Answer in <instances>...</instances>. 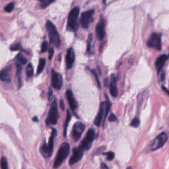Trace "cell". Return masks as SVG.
I'll list each match as a JSON object with an SVG mask.
<instances>
[{"mask_svg": "<svg viewBox=\"0 0 169 169\" xmlns=\"http://www.w3.org/2000/svg\"><path fill=\"white\" fill-rule=\"evenodd\" d=\"M70 150V146L68 143L64 142L61 145L54 163V169L58 168L62 164L64 160L68 156Z\"/></svg>", "mask_w": 169, "mask_h": 169, "instance_id": "1", "label": "cell"}, {"mask_svg": "<svg viewBox=\"0 0 169 169\" xmlns=\"http://www.w3.org/2000/svg\"><path fill=\"white\" fill-rule=\"evenodd\" d=\"M80 8L76 7L71 10L67 20V30L71 32H75L78 28V19L79 17Z\"/></svg>", "mask_w": 169, "mask_h": 169, "instance_id": "2", "label": "cell"}, {"mask_svg": "<svg viewBox=\"0 0 169 169\" xmlns=\"http://www.w3.org/2000/svg\"><path fill=\"white\" fill-rule=\"evenodd\" d=\"M57 130L55 129H52V133L49 139L48 143L47 144L45 142L41 147V153L45 158L50 157L52 156L54 150V140L55 136H57Z\"/></svg>", "mask_w": 169, "mask_h": 169, "instance_id": "3", "label": "cell"}, {"mask_svg": "<svg viewBox=\"0 0 169 169\" xmlns=\"http://www.w3.org/2000/svg\"><path fill=\"white\" fill-rule=\"evenodd\" d=\"M46 26L50 43L55 47L59 48L60 45V38L55 26L50 21H48Z\"/></svg>", "mask_w": 169, "mask_h": 169, "instance_id": "4", "label": "cell"}, {"mask_svg": "<svg viewBox=\"0 0 169 169\" xmlns=\"http://www.w3.org/2000/svg\"><path fill=\"white\" fill-rule=\"evenodd\" d=\"M59 114L57 103L56 101H54L52 103L50 109L49 110V114L46 119V124L47 125H56L59 120Z\"/></svg>", "mask_w": 169, "mask_h": 169, "instance_id": "5", "label": "cell"}, {"mask_svg": "<svg viewBox=\"0 0 169 169\" xmlns=\"http://www.w3.org/2000/svg\"><path fill=\"white\" fill-rule=\"evenodd\" d=\"M95 137V131L94 129H90L88 131L85 137L82 141L80 146L84 151L90 149Z\"/></svg>", "mask_w": 169, "mask_h": 169, "instance_id": "6", "label": "cell"}, {"mask_svg": "<svg viewBox=\"0 0 169 169\" xmlns=\"http://www.w3.org/2000/svg\"><path fill=\"white\" fill-rule=\"evenodd\" d=\"M95 10H90L84 12L80 18L81 24L84 28H88L91 23L93 21Z\"/></svg>", "mask_w": 169, "mask_h": 169, "instance_id": "7", "label": "cell"}, {"mask_svg": "<svg viewBox=\"0 0 169 169\" xmlns=\"http://www.w3.org/2000/svg\"><path fill=\"white\" fill-rule=\"evenodd\" d=\"M147 45L148 47L153 48L158 50L162 49L161 35L159 33H153L148 40L147 41Z\"/></svg>", "mask_w": 169, "mask_h": 169, "instance_id": "8", "label": "cell"}, {"mask_svg": "<svg viewBox=\"0 0 169 169\" xmlns=\"http://www.w3.org/2000/svg\"><path fill=\"white\" fill-rule=\"evenodd\" d=\"M168 139V136L166 132H162L159 134L156 137L152 145L151 149L152 150H156L157 149L163 147L164 144L166 143Z\"/></svg>", "mask_w": 169, "mask_h": 169, "instance_id": "9", "label": "cell"}, {"mask_svg": "<svg viewBox=\"0 0 169 169\" xmlns=\"http://www.w3.org/2000/svg\"><path fill=\"white\" fill-rule=\"evenodd\" d=\"M85 129V125L83 123L77 122L74 125L72 131V138L74 141L77 142L82 136Z\"/></svg>", "mask_w": 169, "mask_h": 169, "instance_id": "10", "label": "cell"}, {"mask_svg": "<svg viewBox=\"0 0 169 169\" xmlns=\"http://www.w3.org/2000/svg\"><path fill=\"white\" fill-rule=\"evenodd\" d=\"M52 87L57 90H60L62 86L63 79L62 76L60 74L55 72L54 70L52 71Z\"/></svg>", "mask_w": 169, "mask_h": 169, "instance_id": "11", "label": "cell"}, {"mask_svg": "<svg viewBox=\"0 0 169 169\" xmlns=\"http://www.w3.org/2000/svg\"><path fill=\"white\" fill-rule=\"evenodd\" d=\"M84 150L79 146V147L75 148L73 150V154L69 160L70 165H72L79 162L84 154Z\"/></svg>", "mask_w": 169, "mask_h": 169, "instance_id": "12", "label": "cell"}, {"mask_svg": "<svg viewBox=\"0 0 169 169\" xmlns=\"http://www.w3.org/2000/svg\"><path fill=\"white\" fill-rule=\"evenodd\" d=\"M66 59V68L67 69H70L73 66L75 59V52L72 48H70L68 49Z\"/></svg>", "mask_w": 169, "mask_h": 169, "instance_id": "13", "label": "cell"}, {"mask_svg": "<svg viewBox=\"0 0 169 169\" xmlns=\"http://www.w3.org/2000/svg\"><path fill=\"white\" fill-rule=\"evenodd\" d=\"M96 36L99 40H102L106 36L105 24L102 19L99 20L96 28Z\"/></svg>", "mask_w": 169, "mask_h": 169, "instance_id": "14", "label": "cell"}, {"mask_svg": "<svg viewBox=\"0 0 169 169\" xmlns=\"http://www.w3.org/2000/svg\"><path fill=\"white\" fill-rule=\"evenodd\" d=\"M105 107H106V103L105 102H102L100 105L99 112L97 113V115L96 116L94 121V124L97 127L101 125L102 122V118L103 117V115L105 113Z\"/></svg>", "mask_w": 169, "mask_h": 169, "instance_id": "15", "label": "cell"}, {"mask_svg": "<svg viewBox=\"0 0 169 169\" xmlns=\"http://www.w3.org/2000/svg\"><path fill=\"white\" fill-rule=\"evenodd\" d=\"M168 58H169V55L163 54L159 56L156 60L155 66L156 69L158 73L159 74V72H160V71L163 68L166 60H167Z\"/></svg>", "mask_w": 169, "mask_h": 169, "instance_id": "16", "label": "cell"}, {"mask_svg": "<svg viewBox=\"0 0 169 169\" xmlns=\"http://www.w3.org/2000/svg\"><path fill=\"white\" fill-rule=\"evenodd\" d=\"M110 92L111 95L113 97H117L118 93L117 79L114 74H112L111 77L110 83Z\"/></svg>", "mask_w": 169, "mask_h": 169, "instance_id": "17", "label": "cell"}, {"mask_svg": "<svg viewBox=\"0 0 169 169\" xmlns=\"http://www.w3.org/2000/svg\"><path fill=\"white\" fill-rule=\"evenodd\" d=\"M66 95L70 109L72 110H75L77 107V104L73 92L71 90H67Z\"/></svg>", "mask_w": 169, "mask_h": 169, "instance_id": "18", "label": "cell"}, {"mask_svg": "<svg viewBox=\"0 0 169 169\" xmlns=\"http://www.w3.org/2000/svg\"><path fill=\"white\" fill-rule=\"evenodd\" d=\"M11 69H12L11 66H8L1 71H0V80L3 82H10V72Z\"/></svg>", "mask_w": 169, "mask_h": 169, "instance_id": "19", "label": "cell"}, {"mask_svg": "<svg viewBox=\"0 0 169 169\" xmlns=\"http://www.w3.org/2000/svg\"><path fill=\"white\" fill-rule=\"evenodd\" d=\"M71 118L70 113L68 110L67 111V115L66 117V121L64 123V137H66V134H67V129L68 125L69 123L70 122Z\"/></svg>", "mask_w": 169, "mask_h": 169, "instance_id": "20", "label": "cell"}, {"mask_svg": "<svg viewBox=\"0 0 169 169\" xmlns=\"http://www.w3.org/2000/svg\"><path fill=\"white\" fill-rule=\"evenodd\" d=\"M46 61L45 59H41L39 61V63L38 68H37V74H40L41 73V72L44 70L45 66Z\"/></svg>", "mask_w": 169, "mask_h": 169, "instance_id": "21", "label": "cell"}, {"mask_svg": "<svg viewBox=\"0 0 169 169\" xmlns=\"http://www.w3.org/2000/svg\"><path fill=\"white\" fill-rule=\"evenodd\" d=\"M106 101L105 103H106V107H105V113H104V118L103 124L105 120H106V118L107 117V115L109 113V111L110 110L111 108V103L110 101H109V99L107 98V96H106Z\"/></svg>", "mask_w": 169, "mask_h": 169, "instance_id": "22", "label": "cell"}, {"mask_svg": "<svg viewBox=\"0 0 169 169\" xmlns=\"http://www.w3.org/2000/svg\"><path fill=\"white\" fill-rule=\"evenodd\" d=\"M22 65L20 63H17V76L18 79L19 81V85H21V79H20V76L22 72Z\"/></svg>", "mask_w": 169, "mask_h": 169, "instance_id": "23", "label": "cell"}, {"mask_svg": "<svg viewBox=\"0 0 169 169\" xmlns=\"http://www.w3.org/2000/svg\"><path fill=\"white\" fill-rule=\"evenodd\" d=\"M26 74L28 77H32L34 74V69L32 64L29 63L26 67Z\"/></svg>", "mask_w": 169, "mask_h": 169, "instance_id": "24", "label": "cell"}, {"mask_svg": "<svg viewBox=\"0 0 169 169\" xmlns=\"http://www.w3.org/2000/svg\"><path fill=\"white\" fill-rule=\"evenodd\" d=\"M131 126L132 127L137 128L140 125V121L139 119L138 118H135L131 122Z\"/></svg>", "mask_w": 169, "mask_h": 169, "instance_id": "25", "label": "cell"}, {"mask_svg": "<svg viewBox=\"0 0 169 169\" xmlns=\"http://www.w3.org/2000/svg\"><path fill=\"white\" fill-rule=\"evenodd\" d=\"M1 167L2 169H8V162L5 157H2L1 159Z\"/></svg>", "mask_w": 169, "mask_h": 169, "instance_id": "26", "label": "cell"}, {"mask_svg": "<svg viewBox=\"0 0 169 169\" xmlns=\"http://www.w3.org/2000/svg\"><path fill=\"white\" fill-rule=\"evenodd\" d=\"M14 8V3H10L6 6L5 8V10L7 12H10L13 10Z\"/></svg>", "mask_w": 169, "mask_h": 169, "instance_id": "27", "label": "cell"}, {"mask_svg": "<svg viewBox=\"0 0 169 169\" xmlns=\"http://www.w3.org/2000/svg\"><path fill=\"white\" fill-rule=\"evenodd\" d=\"M103 154L107 156V160L109 161H112L114 159L115 154L114 152H113L112 151H109L106 153H104Z\"/></svg>", "mask_w": 169, "mask_h": 169, "instance_id": "28", "label": "cell"}, {"mask_svg": "<svg viewBox=\"0 0 169 169\" xmlns=\"http://www.w3.org/2000/svg\"><path fill=\"white\" fill-rule=\"evenodd\" d=\"M17 59H19V61H20L21 63L23 64H25L27 63V59H26L23 55H21V54H19L18 55Z\"/></svg>", "mask_w": 169, "mask_h": 169, "instance_id": "29", "label": "cell"}, {"mask_svg": "<svg viewBox=\"0 0 169 169\" xmlns=\"http://www.w3.org/2000/svg\"><path fill=\"white\" fill-rule=\"evenodd\" d=\"M92 39H93L92 35L90 34L88 37V40L87 51L89 52L90 51V45H91V43L92 41Z\"/></svg>", "mask_w": 169, "mask_h": 169, "instance_id": "30", "label": "cell"}, {"mask_svg": "<svg viewBox=\"0 0 169 169\" xmlns=\"http://www.w3.org/2000/svg\"><path fill=\"white\" fill-rule=\"evenodd\" d=\"M22 49V47L20 44H16L15 45L12 46V47H10V50L13 51H17V50H20Z\"/></svg>", "mask_w": 169, "mask_h": 169, "instance_id": "31", "label": "cell"}, {"mask_svg": "<svg viewBox=\"0 0 169 169\" xmlns=\"http://www.w3.org/2000/svg\"><path fill=\"white\" fill-rule=\"evenodd\" d=\"M54 1H55V0H46L44 3H41V7L42 8H46L47 6H48L49 5H50L52 3L54 2Z\"/></svg>", "mask_w": 169, "mask_h": 169, "instance_id": "32", "label": "cell"}, {"mask_svg": "<svg viewBox=\"0 0 169 169\" xmlns=\"http://www.w3.org/2000/svg\"><path fill=\"white\" fill-rule=\"evenodd\" d=\"M117 120V117L115 114L113 113L111 114L108 117V121L111 122H114Z\"/></svg>", "mask_w": 169, "mask_h": 169, "instance_id": "33", "label": "cell"}, {"mask_svg": "<svg viewBox=\"0 0 169 169\" xmlns=\"http://www.w3.org/2000/svg\"><path fill=\"white\" fill-rule=\"evenodd\" d=\"M48 50V43L47 42H44L43 43L42 45V49H41V52L42 53L45 52L47 51Z\"/></svg>", "mask_w": 169, "mask_h": 169, "instance_id": "34", "label": "cell"}, {"mask_svg": "<svg viewBox=\"0 0 169 169\" xmlns=\"http://www.w3.org/2000/svg\"><path fill=\"white\" fill-rule=\"evenodd\" d=\"M91 72H92V73L94 74V75L95 76V78H96V81H97V85L99 86V88H101V83L99 81V79L98 78V77H97V74L96 73V72L94 70L91 71Z\"/></svg>", "mask_w": 169, "mask_h": 169, "instance_id": "35", "label": "cell"}, {"mask_svg": "<svg viewBox=\"0 0 169 169\" xmlns=\"http://www.w3.org/2000/svg\"><path fill=\"white\" fill-rule=\"evenodd\" d=\"M54 54V49L53 48H50L49 49V59L50 60H51L53 57Z\"/></svg>", "mask_w": 169, "mask_h": 169, "instance_id": "36", "label": "cell"}, {"mask_svg": "<svg viewBox=\"0 0 169 169\" xmlns=\"http://www.w3.org/2000/svg\"><path fill=\"white\" fill-rule=\"evenodd\" d=\"M53 98V92H52V89H50V90L49 92V97H48V99L50 101H51L52 99Z\"/></svg>", "mask_w": 169, "mask_h": 169, "instance_id": "37", "label": "cell"}, {"mask_svg": "<svg viewBox=\"0 0 169 169\" xmlns=\"http://www.w3.org/2000/svg\"><path fill=\"white\" fill-rule=\"evenodd\" d=\"M60 107L61 108V109H62V110H64V108H65V106H64V104L63 101L61 99L60 101Z\"/></svg>", "mask_w": 169, "mask_h": 169, "instance_id": "38", "label": "cell"}, {"mask_svg": "<svg viewBox=\"0 0 169 169\" xmlns=\"http://www.w3.org/2000/svg\"><path fill=\"white\" fill-rule=\"evenodd\" d=\"M101 169H109V168L108 167L107 165L104 163H102L101 164Z\"/></svg>", "mask_w": 169, "mask_h": 169, "instance_id": "39", "label": "cell"}, {"mask_svg": "<svg viewBox=\"0 0 169 169\" xmlns=\"http://www.w3.org/2000/svg\"><path fill=\"white\" fill-rule=\"evenodd\" d=\"M104 85L106 86H107V85H108V78H106L105 80H104Z\"/></svg>", "mask_w": 169, "mask_h": 169, "instance_id": "40", "label": "cell"}, {"mask_svg": "<svg viewBox=\"0 0 169 169\" xmlns=\"http://www.w3.org/2000/svg\"><path fill=\"white\" fill-rule=\"evenodd\" d=\"M162 88L163 89V90H165V92H167V94L169 96V90H167V88L165 87H164V86H162Z\"/></svg>", "mask_w": 169, "mask_h": 169, "instance_id": "41", "label": "cell"}, {"mask_svg": "<svg viewBox=\"0 0 169 169\" xmlns=\"http://www.w3.org/2000/svg\"><path fill=\"white\" fill-rule=\"evenodd\" d=\"M33 121H34V122H37V121H38V119L37 117L35 116V117H34L33 118Z\"/></svg>", "mask_w": 169, "mask_h": 169, "instance_id": "42", "label": "cell"}, {"mask_svg": "<svg viewBox=\"0 0 169 169\" xmlns=\"http://www.w3.org/2000/svg\"><path fill=\"white\" fill-rule=\"evenodd\" d=\"M39 1H40V2L42 3H43L44 2H45L46 0H39Z\"/></svg>", "mask_w": 169, "mask_h": 169, "instance_id": "43", "label": "cell"}, {"mask_svg": "<svg viewBox=\"0 0 169 169\" xmlns=\"http://www.w3.org/2000/svg\"><path fill=\"white\" fill-rule=\"evenodd\" d=\"M126 169H132V167H131V166H129L128 167H127V168Z\"/></svg>", "mask_w": 169, "mask_h": 169, "instance_id": "44", "label": "cell"}, {"mask_svg": "<svg viewBox=\"0 0 169 169\" xmlns=\"http://www.w3.org/2000/svg\"><path fill=\"white\" fill-rule=\"evenodd\" d=\"M106 0H103V3H106Z\"/></svg>", "mask_w": 169, "mask_h": 169, "instance_id": "45", "label": "cell"}]
</instances>
